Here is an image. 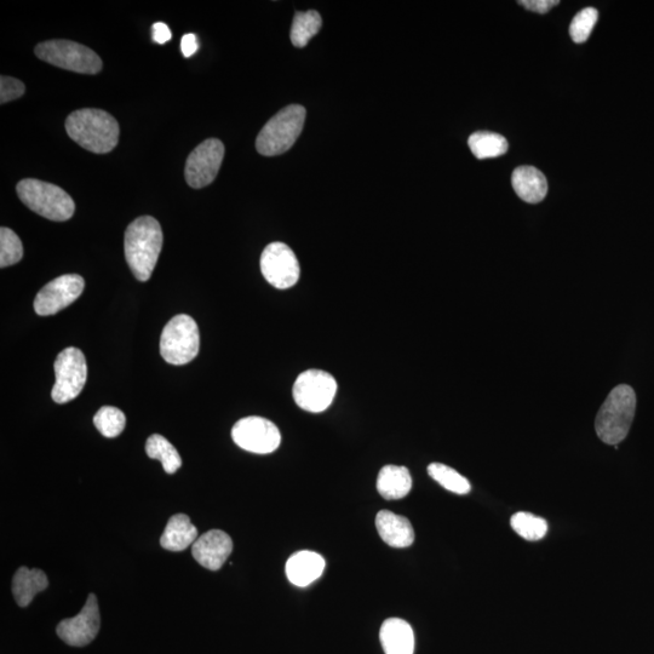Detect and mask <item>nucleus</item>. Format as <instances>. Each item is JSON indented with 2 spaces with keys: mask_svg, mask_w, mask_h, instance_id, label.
<instances>
[{
  "mask_svg": "<svg viewBox=\"0 0 654 654\" xmlns=\"http://www.w3.org/2000/svg\"><path fill=\"white\" fill-rule=\"evenodd\" d=\"M411 489L412 478L406 467L386 466L378 474L377 491L389 501L406 497Z\"/></svg>",
  "mask_w": 654,
  "mask_h": 654,
  "instance_id": "nucleus-22",
  "label": "nucleus"
},
{
  "mask_svg": "<svg viewBox=\"0 0 654 654\" xmlns=\"http://www.w3.org/2000/svg\"><path fill=\"white\" fill-rule=\"evenodd\" d=\"M16 192L28 209L50 221H68L76 211L71 195L53 183L26 179L17 183Z\"/></svg>",
  "mask_w": 654,
  "mask_h": 654,
  "instance_id": "nucleus-4",
  "label": "nucleus"
},
{
  "mask_svg": "<svg viewBox=\"0 0 654 654\" xmlns=\"http://www.w3.org/2000/svg\"><path fill=\"white\" fill-rule=\"evenodd\" d=\"M232 438L240 449L257 455H268L278 450L281 443L278 427L266 418L257 416L246 417L235 423Z\"/></svg>",
  "mask_w": 654,
  "mask_h": 654,
  "instance_id": "nucleus-10",
  "label": "nucleus"
},
{
  "mask_svg": "<svg viewBox=\"0 0 654 654\" xmlns=\"http://www.w3.org/2000/svg\"><path fill=\"white\" fill-rule=\"evenodd\" d=\"M337 381L329 372L307 370L302 372L294 384L292 395L302 410L312 413L324 412L334 403Z\"/></svg>",
  "mask_w": 654,
  "mask_h": 654,
  "instance_id": "nucleus-9",
  "label": "nucleus"
},
{
  "mask_svg": "<svg viewBox=\"0 0 654 654\" xmlns=\"http://www.w3.org/2000/svg\"><path fill=\"white\" fill-rule=\"evenodd\" d=\"M172 38V33L168 25L164 22H156L152 27V39L154 43L163 45L168 43Z\"/></svg>",
  "mask_w": 654,
  "mask_h": 654,
  "instance_id": "nucleus-33",
  "label": "nucleus"
},
{
  "mask_svg": "<svg viewBox=\"0 0 654 654\" xmlns=\"http://www.w3.org/2000/svg\"><path fill=\"white\" fill-rule=\"evenodd\" d=\"M516 194L526 203L537 204L547 197L548 182L542 171L532 166H520L512 176Z\"/></svg>",
  "mask_w": 654,
  "mask_h": 654,
  "instance_id": "nucleus-19",
  "label": "nucleus"
},
{
  "mask_svg": "<svg viewBox=\"0 0 654 654\" xmlns=\"http://www.w3.org/2000/svg\"><path fill=\"white\" fill-rule=\"evenodd\" d=\"M162 248L163 231L156 218L142 216L126 228L125 258L137 280L151 279Z\"/></svg>",
  "mask_w": 654,
  "mask_h": 654,
  "instance_id": "nucleus-1",
  "label": "nucleus"
},
{
  "mask_svg": "<svg viewBox=\"0 0 654 654\" xmlns=\"http://www.w3.org/2000/svg\"><path fill=\"white\" fill-rule=\"evenodd\" d=\"M376 527L384 543L393 548H407L415 542V531L409 519L381 510L377 514Z\"/></svg>",
  "mask_w": 654,
  "mask_h": 654,
  "instance_id": "nucleus-17",
  "label": "nucleus"
},
{
  "mask_svg": "<svg viewBox=\"0 0 654 654\" xmlns=\"http://www.w3.org/2000/svg\"><path fill=\"white\" fill-rule=\"evenodd\" d=\"M380 640L386 654L415 653V633L404 619L389 618L384 621L380 630Z\"/></svg>",
  "mask_w": 654,
  "mask_h": 654,
  "instance_id": "nucleus-18",
  "label": "nucleus"
},
{
  "mask_svg": "<svg viewBox=\"0 0 654 654\" xmlns=\"http://www.w3.org/2000/svg\"><path fill=\"white\" fill-rule=\"evenodd\" d=\"M428 474L436 483L443 486L447 491L456 493V495H467L472 490L468 479L456 472L455 469L445 466V464H430Z\"/></svg>",
  "mask_w": 654,
  "mask_h": 654,
  "instance_id": "nucleus-26",
  "label": "nucleus"
},
{
  "mask_svg": "<svg viewBox=\"0 0 654 654\" xmlns=\"http://www.w3.org/2000/svg\"><path fill=\"white\" fill-rule=\"evenodd\" d=\"M24 257V246H22L19 235L10 228L0 229V267L5 268L16 265Z\"/></svg>",
  "mask_w": 654,
  "mask_h": 654,
  "instance_id": "nucleus-29",
  "label": "nucleus"
},
{
  "mask_svg": "<svg viewBox=\"0 0 654 654\" xmlns=\"http://www.w3.org/2000/svg\"><path fill=\"white\" fill-rule=\"evenodd\" d=\"M232 538L221 530H211L200 536L192 548L193 558L210 571H218L232 554Z\"/></svg>",
  "mask_w": 654,
  "mask_h": 654,
  "instance_id": "nucleus-15",
  "label": "nucleus"
},
{
  "mask_svg": "<svg viewBox=\"0 0 654 654\" xmlns=\"http://www.w3.org/2000/svg\"><path fill=\"white\" fill-rule=\"evenodd\" d=\"M325 565V559L320 554L302 550L286 562V576L296 587H308L323 576Z\"/></svg>",
  "mask_w": 654,
  "mask_h": 654,
  "instance_id": "nucleus-16",
  "label": "nucleus"
},
{
  "mask_svg": "<svg viewBox=\"0 0 654 654\" xmlns=\"http://www.w3.org/2000/svg\"><path fill=\"white\" fill-rule=\"evenodd\" d=\"M306 109L291 105L281 109L263 126L256 140L257 152L266 157L280 156L295 145L306 120Z\"/></svg>",
  "mask_w": 654,
  "mask_h": 654,
  "instance_id": "nucleus-5",
  "label": "nucleus"
},
{
  "mask_svg": "<svg viewBox=\"0 0 654 654\" xmlns=\"http://www.w3.org/2000/svg\"><path fill=\"white\" fill-rule=\"evenodd\" d=\"M199 49V42L194 33H187L181 39V51L183 56L191 57L197 53Z\"/></svg>",
  "mask_w": 654,
  "mask_h": 654,
  "instance_id": "nucleus-34",
  "label": "nucleus"
},
{
  "mask_svg": "<svg viewBox=\"0 0 654 654\" xmlns=\"http://www.w3.org/2000/svg\"><path fill=\"white\" fill-rule=\"evenodd\" d=\"M323 20L317 11L296 13L291 27V42L296 48H304L315 34L320 31Z\"/></svg>",
  "mask_w": 654,
  "mask_h": 654,
  "instance_id": "nucleus-25",
  "label": "nucleus"
},
{
  "mask_svg": "<svg viewBox=\"0 0 654 654\" xmlns=\"http://www.w3.org/2000/svg\"><path fill=\"white\" fill-rule=\"evenodd\" d=\"M468 145L474 156L480 160L504 156L508 151V142L502 135L479 131L469 137Z\"/></svg>",
  "mask_w": 654,
  "mask_h": 654,
  "instance_id": "nucleus-24",
  "label": "nucleus"
},
{
  "mask_svg": "<svg viewBox=\"0 0 654 654\" xmlns=\"http://www.w3.org/2000/svg\"><path fill=\"white\" fill-rule=\"evenodd\" d=\"M513 530L526 541H539L548 532V524L542 518L530 513H516L510 520Z\"/></svg>",
  "mask_w": 654,
  "mask_h": 654,
  "instance_id": "nucleus-27",
  "label": "nucleus"
},
{
  "mask_svg": "<svg viewBox=\"0 0 654 654\" xmlns=\"http://www.w3.org/2000/svg\"><path fill=\"white\" fill-rule=\"evenodd\" d=\"M260 265L263 277L279 290L290 289L300 280V262L284 243L269 244L262 252Z\"/></svg>",
  "mask_w": 654,
  "mask_h": 654,
  "instance_id": "nucleus-11",
  "label": "nucleus"
},
{
  "mask_svg": "<svg viewBox=\"0 0 654 654\" xmlns=\"http://www.w3.org/2000/svg\"><path fill=\"white\" fill-rule=\"evenodd\" d=\"M636 411V394L621 384L608 394L596 416L595 430L602 443L616 446L627 438Z\"/></svg>",
  "mask_w": 654,
  "mask_h": 654,
  "instance_id": "nucleus-3",
  "label": "nucleus"
},
{
  "mask_svg": "<svg viewBox=\"0 0 654 654\" xmlns=\"http://www.w3.org/2000/svg\"><path fill=\"white\" fill-rule=\"evenodd\" d=\"M101 627V617L99 602L95 594H90L86 600L85 606L79 615L73 618L63 619L57 625V635L73 647H83L93 642L99 634Z\"/></svg>",
  "mask_w": 654,
  "mask_h": 654,
  "instance_id": "nucleus-14",
  "label": "nucleus"
},
{
  "mask_svg": "<svg viewBox=\"0 0 654 654\" xmlns=\"http://www.w3.org/2000/svg\"><path fill=\"white\" fill-rule=\"evenodd\" d=\"M199 349V327L192 317L176 315L166 324L160 337V355L166 363L176 366L191 363Z\"/></svg>",
  "mask_w": 654,
  "mask_h": 654,
  "instance_id": "nucleus-6",
  "label": "nucleus"
},
{
  "mask_svg": "<svg viewBox=\"0 0 654 654\" xmlns=\"http://www.w3.org/2000/svg\"><path fill=\"white\" fill-rule=\"evenodd\" d=\"M198 539V530L185 514L172 516L160 538V544L170 552H183Z\"/></svg>",
  "mask_w": 654,
  "mask_h": 654,
  "instance_id": "nucleus-20",
  "label": "nucleus"
},
{
  "mask_svg": "<svg viewBox=\"0 0 654 654\" xmlns=\"http://www.w3.org/2000/svg\"><path fill=\"white\" fill-rule=\"evenodd\" d=\"M25 91V84L21 80L7 76L0 78V103L2 105L20 99L21 96H24Z\"/></svg>",
  "mask_w": 654,
  "mask_h": 654,
  "instance_id": "nucleus-31",
  "label": "nucleus"
},
{
  "mask_svg": "<svg viewBox=\"0 0 654 654\" xmlns=\"http://www.w3.org/2000/svg\"><path fill=\"white\" fill-rule=\"evenodd\" d=\"M225 146L220 140L209 139L189 154L185 176L189 187L200 189L211 185L221 169Z\"/></svg>",
  "mask_w": 654,
  "mask_h": 654,
  "instance_id": "nucleus-12",
  "label": "nucleus"
},
{
  "mask_svg": "<svg viewBox=\"0 0 654 654\" xmlns=\"http://www.w3.org/2000/svg\"><path fill=\"white\" fill-rule=\"evenodd\" d=\"M66 131L80 147L96 154L112 152L119 142L117 119L102 109L84 108L71 113L66 119Z\"/></svg>",
  "mask_w": 654,
  "mask_h": 654,
  "instance_id": "nucleus-2",
  "label": "nucleus"
},
{
  "mask_svg": "<svg viewBox=\"0 0 654 654\" xmlns=\"http://www.w3.org/2000/svg\"><path fill=\"white\" fill-rule=\"evenodd\" d=\"M85 281L78 274H66L50 281L38 292L34 300V311L40 317L54 315L77 301L83 294Z\"/></svg>",
  "mask_w": 654,
  "mask_h": 654,
  "instance_id": "nucleus-13",
  "label": "nucleus"
},
{
  "mask_svg": "<svg viewBox=\"0 0 654 654\" xmlns=\"http://www.w3.org/2000/svg\"><path fill=\"white\" fill-rule=\"evenodd\" d=\"M95 427L106 438H117L123 433L126 418L123 411L113 406H103L94 417Z\"/></svg>",
  "mask_w": 654,
  "mask_h": 654,
  "instance_id": "nucleus-28",
  "label": "nucleus"
},
{
  "mask_svg": "<svg viewBox=\"0 0 654 654\" xmlns=\"http://www.w3.org/2000/svg\"><path fill=\"white\" fill-rule=\"evenodd\" d=\"M56 381L51 398L57 404H66L76 399L88 378V366L84 354L80 349L70 347L57 355L55 365Z\"/></svg>",
  "mask_w": 654,
  "mask_h": 654,
  "instance_id": "nucleus-8",
  "label": "nucleus"
},
{
  "mask_svg": "<svg viewBox=\"0 0 654 654\" xmlns=\"http://www.w3.org/2000/svg\"><path fill=\"white\" fill-rule=\"evenodd\" d=\"M598 19V10L594 8H585L581 13H578L570 25V34L573 42L577 44L587 42Z\"/></svg>",
  "mask_w": 654,
  "mask_h": 654,
  "instance_id": "nucleus-30",
  "label": "nucleus"
},
{
  "mask_svg": "<svg viewBox=\"0 0 654 654\" xmlns=\"http://www.w3.org/2000/svg\"><path fill=\"white\" fill-rule=\"evenodd\" d=\"M146 452L147 456L152 458V460L162 462L163 468L168 474H175L182 466L179 451L163 435L153 434L149 436L146 444Z\"/></svg>",
  "mask_w": 654,
  "mask_h": 654,
  "instance_id": "nucleus-23",
  "label": "nucleus"
},
{
  "mask_svg": "<svg viewBox=\"0 0 654 654\" xmlns=\"http://www.w3.org/2000/svg\"><path fill=\"white\" fill-rule=\"evenodd\" d=\"M518 3L525 9L538 14H547L548 11L560 4L559 0H520Z\"/></svg>",
  "mask_w": 654,
  "mask_h": 654,
  "instance_id": "nucleus-32",
  "label": "nucleus"
},
{
  "mask_svg": "<svg viewBox=\"0 0 654 654\" xmlns=\"http://www.w3.org/2000/svg\"><path fill=\"white\" fill-rule=\"evenodd\" d=\"M34 54L50 65L76 73L97 74L103 66L95 51L72 40H48L38 44Z\"/></svg>",
  "mask_w": 654,
  "mask_h": 654,
  "instance_id": "nucleus-7",
  "label": "nucleus"
},
{
  "mask_svg": "<svg viewBox=\"0 0 654 654\" xmlns=\"http://www.w3.org/2000/svg\"><path fill=\"white\" fill-rule=\"evenodd\" d=\"M48 577L42 570H30L21 567L17 570L13 581V594L20 607H27L36 595L48 588Z\"/></svg>",
  "mask_w": 654,
  "mask_h": 654,
  "instance_id": "nucleus-21",
  "label": "nucleus"
}]
</instances>
